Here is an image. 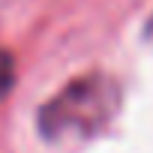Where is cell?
<instances>
[{
  "label": "cell",
  "mask_w": 153,
  "mask_h": 153,
  "mask_svg": "<svg viewBox=\"0 0 153 153\" xmlns=\"http://www.w3.org/2000/svg\"><path fill=\"white\" fill-rule=\"evenodd\" d=\"M12 84H15V60L9 51H0V96L9 93Z\"/></svg>",
  "instance_id": "7a4b0ae2"
},
{
  "label": "cell",
  "mask_w": 153,
  "mask_h": 153,
  "mask_svg": "<svg viewBox=\"0 0 153 153\" xmlns=\"http://www.w3.org/2000/svg\"><path fill=\"white\" fill-rule=\"evenodd\" d=\"M120 84L105 72L69 81L39 111V132L48 141H84L99 135L120 111Z\"/></svg>",
  "instance_id": "6da1fadb"
},
{
  "label": "cell",
  "mask_w": 153,
  "mask_h": 153,
  "mask_svg": "<svg viewBox=\"0 0 153 153\" xmlns=\"http://www.w3.org/2000/svg\"><path fill=\"white\" fill-rule=\"evenodd\" d=\"M144 39H147V42H153V15H150V21L144 24Z\"/></svg>",
  "instance_id": "3957f363"
}]
</instances>
